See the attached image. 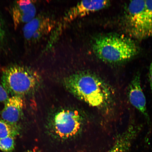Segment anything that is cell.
Segmentation results:
<instances>
[{
	"label": "cell",
	"mask_w": 152,
	"mask_h": 152,
	"mask_svg": "<svg viewBox=\"0 0 152 152\" xmlns=\"http://www.w3.org/2000/svg\"><path fill=\"white\" fill-rule=\"evenodd\" d=\"M63 84L74 96L92 107L108 111L114 105L113 89L94 74L85 72L74 74L64 79Z\"/></svg>",
	"instance_id": "obj_1"
},
{
	"label": "cell",
	"mask_w": 152,
	"mask_h": 152,
	"mask_svg": "<svg viewBox=\"0 0 152 152\" xmlns=\"http://www.w3.org/2000/svg\"><path fill=\"white\" fill-rule=\"evenodd\" d=\"M93 48L101 59L111 63L127 61L135 56L138 51L134 41L121 35H108L97 38Z\"/></svg>",
	"instance_id": "obj_2"
},
{
	"label": "cell",
	"mask_w": 152,
	"mask_h": 152,
	"mask_svg": "<svg viewBox=\"0 0 152 152\" xmlns=\"http://www.w3.org/2000/svg\"><path fill=\"white\" fill-rule=\"evenodd\" d=\"M86 119L80 110L72 107L60 108L49 116L47 128L51 136L61 140L77 136L84 128Z\"/></svg>",
	"instance_id": "obj_3"
},
{
	"label": "cell",
	"mask_w": 152,
	"mask_h": 152,
	"mask_svg": "<svg viewBox=\"0 0 152 152\" xmlns=\"http://www.w3.org/2000/svg\"><path fill=\"white\" fill-rule=\"evenodd\" d=\"M41 77L37 71L24 66H9L3 71L2 83L9 94L22 96L33 92L39 87Z\"/></svg>",
	"instance_id": "obj_4"
},
{
	"label": "cell",
	"mask_w": 152,
	"mask_h": 152,
	"mask_svg": "<svg viewBox=\"0 0 152 152\" xmlns=\"http://www.w3.org/2000/svg\"><path fill=\"white\" fill-rule=\"evenodd\" d=\"M145 1H131L127 7V29L131 35L138 39H145Z\"/></svg>",
	"instance_id": "obj_5"
},
{
	"label": "cell",
	"mask_w": 152,
	"mask_h": 152,
	"mask_svg": "<svg viewBox=\"0 0 152 152\" xmlns=\"http://www.w3.org/2000/svg\"><path fill=\"white\" fill-rule=\"evenodd\" d=\"M55 23L54 20L47 17H35L24 26L23 34L25 39L28 43L36 42L48 34L54 28Z\"/></svg>",
	"instance_id": "obj_6"
},
{
	"label": "cell",
	"mask_w": 152,
	"mask_h": 152,
	"mask_svg": "<svg viewBox=\"0 0 152 152\" xmlns=\"http://www.w3.org/2000/svg\"><path fill=\"white\" fill-rule=\"evenodd\" d=\"M127 96L130 104L143 115L148 124H151V119L146 106L145 96L141 86L140 74L135 75L128 85Z\"/></svg>",
	"instance_id": "obj_7"
},
{
	"label": "cell",
	"mask_w": 152,
	"mask_h": 152,
	"mask_svg": "<svg viewBox=\"0 0 152 152\" xmlns=\"http://www.w3.org/2000/svg\"><path fill=\"white\" fill-rule=\"evenodd\" d=\"M142 126L132 119L127 128L117 136L113 147L107 152H129Z\"/></svg>",
	"instance_id": "obj_8"
},
{
	"label": "cell",
	"mask_w": 152,
	"mask_h": 152,
	"mask_svg": "<svg viewBox=\"0 0 152 152\" xmlns=\"http://www.w3.org/2000/svg\"><path fill=\"white\" fill-rule=\"evenodd\" d=\"M107 1H84L77 3L68 11L64 17V21L70 23L87 16L91 13L100 10L109 4Z\"/></svg>",
	"instance_id": "obj_9"
},
{
	"label": "cell",
	"mask_w": 152,
	"mask_h": 152,
	"mask_svg": "<svg viewBox=\"0 0 152 152\" xmlns=\"http://www.w3.org/2000/svg\"><path fill=\"white\" fill-rule=\"evenodd\" d=\"M36 13L37 9L33 1H16L12 9V18L15 29L21 25H25L31 21L36 17Z\"/></svg>",
	"instance_id": "obj_10"
},
{
	"label": "cell",
	"mask_w": 152,
	"mask_h": 152,
	"mask_svg": "<svg viewBox=\"0 0 152 152\" xmlns=\"http://www.w3.org/2000/svg\"><path fill=\"white\" fill-rule=\"evenodd\" d=\"M24 106L22 97L12 96L5 102L1 113L2 119L7 122L16 125L21 117Z\"/></svg>",
	"instance_id": "obj_11"
},
{
	"label": "cell",
	"mask_w": 152,
	"mask_h": 152,
	"mask_svg": "<svg viewBox=\"0 0 152 152\" xmlns=\"http://www.w3.org/2000/svg\"><path fill=\"white\" fill-rule=\"evenodd\" d=\"M19 129L16 125L11 124L0 119V138L15 136L19 134Z\"/></svg>",
	"instance_id": "obj_12"
},
{
	"label": "cell",
	"mask_w": 152,
	"mask_h": 152,
	"mask_svg": "<svg viewBox=\"0 0 152 152\" xmlns=\"http://www.w3.org/2000/svg\"><path fill=\"white\" fill-rule=\"evenodd\" d=\"M145 38L152 36V1H145Z\"/></svg>",
	"instance_id": "obj_13"
},
{
	"label": "cell",
	"mask_w": 152,
	"mask_h": 152,
	"mask_svg": "<svg viewBox=\"0 0 152 152\" xmlns=\"http://www.w3.org/2000/svg\"><path fill=\"white\" fill-rule=\"evenodd\" d=\"M15 145L14 137H12L0 138V150L4 152H12Z\"/></svg>",
	"instance_id": "obj_14"
},
{
	"label": "cell",
	"mask_w": 152,
	"mask_h": 152,
	"mask_svg": "<svg viewBox=\"0 0 152 152\" xmlns=\"http://www.w3.org/2000/svg\"><path fill=\"white\" fill-rule=\"evenodd\" d=\"M8 93L0 83V102H5L10 98Z\"/></svg>",
	"instance_id": "obj_15"
},
{
	"label": "cell",
	"mask_w": 152,
	"mask_h": 152,
	"mask_svg": "<svg viewBox=\"0 0 152 152\" xmlns=\"http://www.w3.org/2000/svg\"><path fill=\"white\" fill-rule=\"evenodd\" d=\"M5 35V31L2 23L0 18V43L3 41Z\"/></svg>",
	"instance_id": "obj_16"
},
{
	"label": "cell",
	"mask_w": 152,
	"mask_h": 152,
	"mask_svg": "<svg viewBox=\"0 0 152 152\" xmlns=\"http://www.w3.org/2000/svg\"><path fill=\"white\" fill-rule=\"evenodd\" d=\"M149 77L150 88L152 94V62L150 67Z\"/></svg>",
	"instance_id": "obj_17"
},
{
	"label": "cell",
	"mask_w": 152,
	"mask_h": 152,
	"mask_svg": "<svg viewBox=\"0 0 152 152\" xmlns=\"http://www.w3.org/2000/svg\"><path fill=\"white\" fill-rule=\"evenodd\" d=\"M26 152H32L31 151H28Z\"/></svg>",
	"instance_id": "obj_18"
}]
</instances>
